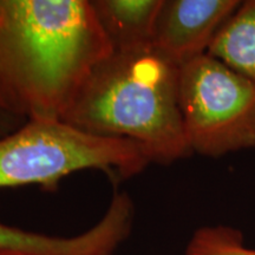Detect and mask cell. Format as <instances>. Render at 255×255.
I'll list each match as a JSON object with an SVG mask.
<instances>
[{
  "instance_id": "obj_1",
  "label": "cell",
  "mask_w": 255,
  "mask_h": 255,
  "mask_svg": "<svg viewBox=\"0 0 255 255\" xmlns=\"http://www.w3.org/2000/svg\"><path fill=\"white\" fill-rule=\"evenodd\" d=\"M113 51L90 0H0V110L63 120Z\"/></svg>"
},
{
  "instance_id": "obj_2",
  "label": "cell",
  "mask_w": 255,
  "mask_h": 255,
  "mask_svg": "<svg viewBox=\"0 0 255 255\" xmlns=\"http://www.w3.org/2000/svg\"><path fill=\"white\" fill-rule=\"evenodd\" d=\"M180 68L151 45L113 51L85 79L64 122L143 148L151 163L193 155L178 104Z\"/></svg>"
},
{
  "instance_id": "obj_3",
  "label": "cell",
  "mask_w": 255,
  "mask_h": 255,
  "mask_svg": "<svg viewBox=\"0 0 255 255\" xmlns=\"http://www.w3.org/2000/svg\"><path fill=\"white\" fill-rule=\"evenodd\" d=\"M149 164L136 142L85 132L63 120H27L0 137V189L38 186L56 191L63 178L83 170L103 171L121 182Z\"/></svg>"
},
{
  "instance_id": "obj_4",
  "label": "cell",
  "mask_w": 255,
  "mask_h": 255,
  "mask_svg": "<svg viewBox=\"0 0 255 255\" xmlns=\"http://www.w3.org/2000/svg\"><path fill=\"white\" fill-rule=\"evenodd\" d=\"M178 104L193 154L255 148V85L219 59L206 53L181 66Z\"/></svg>"
},
{
  "instance_id": "obj_5",
  "label": "cell",
  "mask_w": 255,
  "mask_h": 255,
  "mask_svg": "<svg viewBox=\"0 0 255 255\" xmlns=\"http://www.w3.org/2000/svg\"><path fill=\"white\" fill-rule=\"evenodd\" d=\"M239 0H162L151 46L178 68L206 55Z\"/></svg>"
},
{
  "instance_id": "obj_6",
  "label": "cell",
  "mask_w": 255,
  "mask_h": 255,
  "mask_svg": "<svg viewBox=\"0 0 255 255\" xmlns=\"http://www.w3.org/2000/svg\"><path fill=\"white\" fill-rule=\"evenodd\" d=\"M114 51L151 45L162 0H90Z\"/></svg>"
},
{
  "instance_id": "obj_7",
  "label": "cell",
  "mask_w": 255,
  "mask_h": 255,
  "mask_svg": "<svg viewBox=\"0 0 255 255\" xmlns=\"http://www.w3.org/2000/svg\"><path fill=\"white\" fill-rule=\"evenodd\" d=\"M207 53L255 85V0L241 1L216 33Z\"/></svg>"
},
{
  "instance_id": "obj_8",
  "label": "cell",
  "mask_w": 255,
  "mask_h": 255,
  "mask_svg": "<svg viewBox=\"0 0 255 255\" xmlns=\"http://www.w3.org/2000/svg\"><path fill=\"white\" fill-rule=\"evenodd\" d=\"M0 255H79L75 237H53L0 221Z\"/></svg>"
},
{
  "instance_id": "obj_9",
  "label": "cell",
  "mask_w": 255,
  "mask_h": 255,
  "mask_svg": "<svg viewBox=\"0 0 255 255\" xmlns=\"http://www.w3.org/2000/svg\"><path fill=\"white\" fill-rule=\"evenodd\" d=\"M183 255H255L244 234L229 226H203L193 233Z\"/></svg>"
},
{
  "instance_id": "obj_10",
  "label": "cell",
  "mask_w": 255,
  "mask_h": 255,
  "mask_svg": "<svg viewBox=\"0 0 255 255\" xmlns=\"http://www.w3.org/2000/svg\"><path fill=\"white\" fill-rule=\"evenodd\" d=\"M26 122V120L0 110V137L13 132Z\"/></svg>"
}]
</instances>
